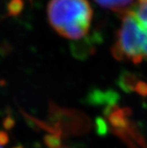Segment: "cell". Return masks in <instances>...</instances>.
<instances>
[{
    "mask_svg": "<svg viewBox=\"0 0 147 148\" xmlns=\"http://www.w3.org/2000/svg\"><path fill=\"white\" fill-rule=\"evenodd\" d=\"M92 14L88 0H51L47 7L51 26L61 36L73 41L89 34Z\"/></svg>",
    "mask_w": 147,
    "mask_h": 148,
    "instance_id": "1",
    "label": "cell"
},
{
    "mask_svg": "<svg viewBox=\"0 0 147 148\" xmlns=\"http://www.w3.org/2000/svg\"><path fill=\"white\" fill-rule=\"evenodd\" d=\"M147 45V30L130 10L122 15V25L111 49L113 57L119 60H129L140 64L144 60Z\"/></svg>",
    "mask_w": 147,
    "mask_h": 148,
    "instance_id": "2",
    "label": "cell"
},
{
    "mask_svg": "<svg viewBox=\"0 0 147 148\" xmlns=\"http://www.w3.org/2000/svg\"><path fill=\"white\" fill-rule=\"evenodd\" d=\"M101 41L99 34L94 33L91 36H86L85 37L71 44L72 54L79 60H85L89 56L94 54L98 43Z\"/></svg>",
    "mask_w": 147,
    "mask_h": 148,
    "instance_id": "3",
    "label": "cell"
},
{
    "mask_svg": "<svg viewBox=\"0 0 147 148\" xmlns=\"http://www.w3.org/2000/svg\"><path fill=\"white\" fill-rule=\"evenodd\" d=\"M94 1L103 8L122 13L123 15L125 12L130 10L129 6L134 0H94Z\"/></svg>",
    "mask_w": 147,
    "mask_h": 148,
    "instance_id": "4",
    "label": "cell"
},
{
    "mask_svg": "<svg viewBox=\"0 0 147 148\" xmlns=\"http://www.w3.org/2000/svg\"><path fill=\"white\" fill-rule=\"evenodd\" d=\"M137 83V75L127 70L122 71L118 76V85L127 92L134 90Z\"/></svg>",
    "mask_w": 147,
    "mask_h": 148,
    "instance_id": "5",
    "label": "cell"
},
{
    "mask_svg": "<svg viewBox=\"0 0 147 148\" xmlns=\"http://www.w3.org/2000/svg\"><path fill=\"white\" fill-rule=\"evenodd\" d=\"M130 11L134 13L138 21L144 27L147 28V3L143 5H136Z\"/></svg>",
    "mask_w": 147,
    "mask_h": 148,
    "instance_id": "6",
    "label": "cell"
},
{
    "mask_svg": "<svg viewBox=\"0 0 147 148\" xmlns=\"http://www.w3.org/2000/svg\"><path fill=\"white\" fill-rule=\"evenodd\" d=\"M24 3L22 0H12L8 5L9 12L12 15H17L21 12Z\"/></svg>",
    "mask_w": 147,
    "mask_h": 148,
    "instance_id": "7",
    "label": "cell"
},
{
    "mask_svg": "<svg viewBox=\"0 0 147 148\" xmlns=\"http://www.w3.org/2000/svg\"><path fill=\"white\" fill-rule=\"evenodd\" d=\"M135 90L138 92L141 95H147V84L144 82L138 81V83L136 85Z\"/></svg>",
    "mask_w": 147,
    "mask_h": 148,
    "instance_id": "8",
    "label": "cell"
},
{
    "mask_svg": "<svg viewBox=\"0 0 147 148\" xmlns=\"http://www.w3.org/2000/svg\"><path fill=\"white\" fill-rule=\"evenodd\" d=\"M7 142V137L5 133H0V148H4L5 144Z\"/></svg>",
    "mask_w": 147,
    "mask_h": 148,
    "instance_id": "9",
    "label": "cell"
},
{
    "mask_svg": "<svg viewBox=\"0 0 147 148\" xmlns=\"http://www.w3.org/2000/svg\"><path fill=\"white\" fill-rule=\"evenodd\" d=\"M147 3V0H137V5H143Z\"/></svg>",
    "mask_w": 147,
    "mask_h": 148,
    "instance_id": "10",
    "label": "cell"
}]
</instances>
